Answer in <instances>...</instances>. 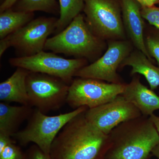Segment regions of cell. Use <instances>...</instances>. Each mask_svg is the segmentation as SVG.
I'll return each mask as SVG.
<instances>
[{"mask_svg":"<svg viewBox=\"0 0 159 159\" xmlns=\"http://www.w3.org/2000/svg\"><path fill=\"white\" fill-rule=\"evenodd\" d=\"M86 111L68 122L51 145V159H103L108 135L86 118Z\"/></svg>","mask_w":159,"mask_h":159,"instance_id":"obj_1","label":"cell"},{"mask_svg":"<svg viewBox=\"0 0 159 159\" xmlns=\"http://www.w3.org/2000/svg\"><path fill=\"white\" fill-rule=\"evenodd\" d=\"M159 134L149 117L123 122L108 134L103 159H150Z\"/></svg>","mask_w":159,"mask_h":159,"instance_id":"obj_2","label":"cell"},{"mask_svg":"<svg viewBox=\"0 0 159 159\" xmlns=\"http://www.w3.org/2000/svg\"><path fill=\"white\" fill-rule=\"evenodd\" d=\"M103 48V40L92 32L80 14L65 29L48 39L44 50L87 60L96 58Z\"/></svg>","mask_w":159,"mask_h":159,"instance_id":"obj_3","label":"cell"},{"mask_svg":"<svg viewBox=\"0 0 159 159\" xmlns=\"http://www.w3.org/2000/svg\"><path fill=\"white\" fill-rule=\"evenodd\" d=\"M88 109L82 107L54 116H47L35 109L26 127L15 134L12 138L22 145L33 142L43 152L50 155L51 145L63 127L73 118Z\"/></svg>","mask_w":159,"mask_h":159,"instance_id":"obj_4","label":"cell"},{"mask_svg":"<svg viewBox=\"0 0 159 159\" xmlns=\"http://www.w3.org/2000/svg\"><path fill=\"white\" fill-rule=\"evenodd\" d=\"M58 19L40 17L33 19L13 33L0 40V54L10 47L19 57H28L43 51L50 34L55 32Z\"/></svg>","mask_w":159,"mask_h":159,"instance_id":"obj_5","label":"cell"},{"mask_svg":"<svg viewBox=\"0 0 159 159\" xmlns=\"http://www.w3.org/2000/svg\"><path fill=\"white\" fill-rule=\"evenodd\" d=\"M86 22L101 39L125 40L122 8L117 0H84Z\"/></svg>","mask_w":159,"mask_h":159,"instance_id":"obj_6","label":"cell"},{"mask_svg":"<svg viewBox=\"0 0 159 159\" xmlns=\"http://www.w3.org/2000/svg\"><path fill=\"white\" fill-rule=\"evenodd\" d=\"M29 105L46 113L66 102L70 84L58 77L30 72L26 80Z\"/></svg>","mask_w":159,"mask_h":159,"instance_id":"obj_7","label":"cell"},{"mask_svg":"<svg viewBox=\"0 0 159 159\" xmlns=\"http://www.w3.org/2000/svg\"><path fill=\"white\" fill-rule=\"evenodd\" d=\"M9 61L12 66L58 77L69 84L77 71L87 65L86 59H66L44 51L31 56L12 57Z\"/></svg>","mask_w":159,"mask_h":159,"instance_id":"obj_8","label":"cell"},{"mask_svg":"<svg viewBox=\"0 0 159 159\" xmlns=\"http://www.w3.org/2000/svg\"><path fill=\"white\" fill-rule=\"evenodd\" d=\"M125 84L106 83L99 80L78 77L69 87L66 103L72 108H93L121 95Z\"/></svg>","mask_w":159,"mask_h":159,"instance_id":"obj_9","label":"cell"},{"mask_svg":"<svg viewBox=\"0 0 159 159\" xmlns=\"http://www.w3.org/2000/svg\"><path fill=\"white\" fill-rule=\"evenodd\" d=\"M131 52L129 42L111 40L103 55L93 63L80 69L75 77L99 80L110 83H122L117 69Z\"/></svg>","mask_w":159,"mask_h":159,"instance_id":"obj_10","label":"cell"},{"mask_svg":"<svg viewBox=\"0 0 159 159\" xmlns=\"http://www.w3.org/2000/svg\"><path fill=\"white\" fill-rule=\"evenodd\" d=\"M142 116L139 110L122 95L105 104L88 108L85 112L89 122L106 135L121 123Z\"/></svg>","mask_w":159,"mask_h":159,"instance_id":"obj_11","label":"cell"},{"mask_svg":"<svg viewBox=\"0 0 159 159\" xmlns=\"http://www.w3.org/2000/svg\"><path fill=\"white\" fill-rule=\"evenodd\" d=\"M121 4L125 32L137 50L142 51L152 61L145 45L144 20L141 14L142 6L136 0H122Z\"/></svg>","mask_w":159,"mask_h":159,"instance_id":"obj_12","label":"cell"},{"mask_svg":"<svg viewBox=\"0 0 159 159\" xmlns=\"http://www.w3.org/2000/svg\"><path fill=\"white\" fill-rule=\"evenodd\" d=\"M121 95L138 108L142 116H150L159 110V96L142 84L139 77H134L129 84H125Z\"/></svg>","mask_w":159,"mask_h":159,"instance_id":"obj_13","label":"cell"},{"mask_svg":"<svg viewBox=\"0 0 159 159\" xmlns=\"http://www.w3.org/2000/svg\"><path fill=\"white\" fill-rule=\"evenodd\" d=\"M29 72L21 68H17L9 78L1 83V102H16L21 105H29L26 84Z\"/></svg>","mask_w":159,"mask_h":159,"instance_id":"obj_14","label":"cell"},{"mask_svg":"<svg viewBox=\"0 0 159 159\" xmlns=\"http://www.w3.org/2000/svg\"><path fill=\"white\" fill-rule=\"evenodd\" d=\"M34 110L30 105L20 106L0 103V134L12 137L18 131L20 125L29 120Z\"/></svg>","mask_w":159,"mask_h":159,"instance_id":"obj_15","label":"cell"},{"mask_svg":"<svg viewBox=\"0 0 159 159\" xmlns=\"http://www.w3.org/2000/svg\"><path fill=\"white\" fill-rule=\"evenodd\" d=\"M131 67V75L140 74L144 76L148 83L151 89L159 86V67L156 66L142 51H132L122 63L120 67Z\"/></svg>","mask_w":159,"mask_h":159,"instance_id":"obj_16","label":"cell"},{"mask_svg":"<svg viewBox=\"0 0 159 159\" xmlns=\"http://www.w3.org/2000/svg\"><path fill=\"white\" fill-rule=\"evenodd\" d=\"M34 12L16 11L12 9L0 14V39L17 31L34 19Z\"/></svg>","mask_w":159,"mask_h":159,"instance_id":"obj_17","label":"cell"},{"mask_svg":"<svg viewBox=\"0 0 159 159\" xmlns=\"http://www.w3.org/2000/svg\"><path fill=\"white\" fill-rule=\"evenodd\" d=\"M60 16L54 33L65 29L84 8V0H59Z\"/></svg>","mask_w":159,"mask_h":159,"instance_id":"obj_18","label":"cell"},{"mask_svg":"<svg viewBox=\"0 0 159 159\" xmlns=\"http://www.w3.org/2000/svg\"><path fill=\"white\" fill-rule=\"evenodd\" d=\"M13 7L12 9L16 11H42L51 14H60V6L56 0H19Z\"/></svg>","mask_w":159,"mask_h":159,"instance_id":"obj_19","label":"cell"},{"mask_svg":"<svg viewBox=\"0 0 159 159\" xmlns=\"http://www.w3.org/2000/svg\"><path fill=\"white\" fill-rule=\"evenodd\" d=\"M145 39L149 56L156 59L159 66V29L154 27Z\"/></svg>","mask_w":159,"mask_h":159,"instance_id":"obj_20","label":"cell"},{"mask_svg":"<svg viewBox=\"0 0 159 159\" xmlns=\"http://www.w3.org/2000/svg\"><path fill=\"white\" fill-rule=\"evenodd\" d=\"M16 142L10 143L2 151H0V159H25L26 156L23 153Z\"/></svg>","mask_w":159,"mask_h":159,"instance_id":"obj_21","label":"cell"},{"mask_svg":"<svg viewBox=\"0 0 159 159\" xmlns=\"http://www.w3.org/2000/svg\"><path fill=\"white\" fill-rule=\"evenodd\" d=\"M141 14L143 19L150 25L159 29V7L154 6L142 8Z\"/></svg>","mask_w":159,"mask_h":159,"instance_id":"obj_22","label":"cell"},{"mask_svg":"<svg viewBox=\"0 0 159 159\" xmlns=\"http://www.w3.org/2000/svg\"><path fill=\"white\" fill-rule=\"evenodd\" d=\"M29 155L31 159H51L50 155L46 154L36 145L30 148Z\"/></svg>","mask_w":159,"mask_h":159,"instance_id":"obj_23","label":"cell"},{"mask_svg":"<svg viewBox=\"0 0 159 159\" xmlns=\"http://www.w3.org/2000/svg\"><path fill=\"white\" fill-rule=\"evenodd\" d=\"M12 137L0 134V151H2L7 145L15 141L11 139Z\"/></svg>","mask_w":159,"mask_h":159,"instance_id":"obj_24","label":"cell"},{"mask_svg":"<svg viewBox=\"0 0 159 159\" xmlns=\"http://www.w3.org/2000/svg\"><path fill=\"white\" fill-rule=\"evenodd\" d=\"M19 0H4L0 6V12L11 9Z\"/></svg>","mask_w":159,"mask_h":159,"instance_id":"obj_25","label":"cell"},{"mask_svg":"<svg viewBox=\"0 0 159 159\" xmlns=\"http://www.w3.org/2000/svg\"><path fill=\"white\" fill-rule=\"evenodd\" d=\"M149 117L150 120L153 122L154 125L155 126L159 134V117L153 114Z\"/></svg>","mask_w":159,"mask_h":159,"instance_id":"obj_26","label":"cell"},{"mask_svg":"<svg viewBox=\"0 0 159 159\" xmlns=\"http://www.w3.org/2000/svg\"><path fill=\"white\" fill-rule=\"evenodd\" d=\"M151 154L157 159H159V144L154 147L151 152Z\"/></svg>","mask_w":159,"mask_h":159,"instance_id":"obj_27","label":"cell"},{"mask_svg":"<svg viewBox=\"0 0 159 159\" xmlns=\"http://www.w3.org/2000/svg\"><path fill=\"white\" fill-rule=\"evenodd\" d=\"M159 0H146L147 7H152L155 5L158 4Z\"/></svg>","mask_w":159,"mask_h":159,"instance_id":"obj_28","label":"cell"},{"mask_svg":"<svg viewBox=\"0 0 159 159\" xmlns=\"http://www.w3.org/2000/svg\"><path fill=\"white\" fill-rule=\"evenodd\" d=\"M137 2L140 4L142 8L147 7V2L146 0H136Z\"/></svg>","mask_w":159,"mask_h":159,"instance_id":"obj_29","label":"cell"},{"mask_svg":"<svg viewBox=\"0 0 159 159\" xmlns=\"http://www.w3.org/2000/svg\"><path fill=\"white\" fill-rule=\"evenodd\" d=\"M25 159H31V158H30L29 155H28V156H26L25 158Z\"/></svg>","mask_w":159,"mask_h":159,"instance_id":"obj_30","label":"cell"},{"mask_svg":"<svg viewBox=\"0 0 159 159\" xmlns=\"http://www.w3.org/2000/svg\"><path fill=\"white\" fill-rule=\"evenodd\" d=\"M1 1H2V0H1ZM2 2H3V1H4V0H2Z\"/></svg>","mask_w":159,"mask_h":159,"instance_id":"obj_31","label":"cell"},{"mask_svg":"<svg viewBox=\"0 0 159 159\" xmlns=\"http://www.w3.org/2000/svg\"><path fill=\"white\" fill-rule=\"evenodd\" d=\"M158 4H159V2H158Z\"/></svg>","mask_w":159,"mask_h":159,"instance_id":"obj_32","label":"cell"}]
</instances>
